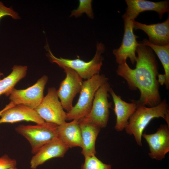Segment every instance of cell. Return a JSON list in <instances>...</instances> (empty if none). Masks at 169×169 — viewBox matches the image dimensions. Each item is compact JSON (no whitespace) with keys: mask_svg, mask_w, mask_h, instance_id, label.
<instances>
[{"mask_svg":"<svg viewBox=\"0 0 169 169\" xmlns=\"http://www.w3.org/2000/svg\"><path fill=\"white\" fill-rule=\"evenodd\" d=\"M136 52L137 56L135 68H131L125 62L119 64L117 74L126 80L130 90H139V100H133L137 105L155 106L161 101L157 78L158 63L151 49L141 42L139 43Z\"/></svg>","mask_w":169,"mask_h":169,"instance_id":"cell-1","label":"cell"},{"mask_svg":"<svg viewBox=\"0 0 169 169\" xmlns=\"http://www.w3.org/2000/svg\"><path fill=\"white\" fill-rule=\"evenodd\" d=\"M160 117L164 119L169 126V106L166 99L154 107L138 105L129 119L125 131L127 134L133 135L137 145L142 146L144 131L152 120Z\"/></svg>","mask_w":169,"mask_h":169,"instance_id":"cell-2","label":"cell"},{"mask_svg":"<svg viewBox=\"0 0 169 169\" xmlns=\"http://www.w3.org/2000/svg\"><path fill=\"white\" fill-rule=\"evenodd\" d=\"M45 49L48 51L47 56L51 62L57 64L62 68H70L77 72L82 79L87 80L99 74L103 60L101 54L105 51V46L101 42L97 43L95 54L93 58L88 62L81 59L79 56L74 59L56 57L51 51L47 42Z\"/></svg>","mask_w":169,"mask_h":169,"instance_id":"cell-3","label":"cell"},{"mask_svg":"<svg viewBox=\"0 0 169 169\" xmlns=\"http://www.w3.org/2000/svg\"><path fill=\"white\" fill-rule=\"evenodd\" d=\"M108 79L104 75L99 74L83 81L78 101L66 113V120H79L87 115L91 110L96 91Z\"/></svg>","mask_w":169,"mask_h":169,"instance_id":"cell-4","label":"cell"},{"mask_svg":"<svg viewBox=\"0 0 169 169\" xmlns=\"http://www.w3.org/2000/svg\"><path fill=\"white\" fill-rule=\"evenodd\" d=\"M58 126L45 122L35 125H20L15 130L29 142L31 152L34 154L43 145L57 137Z\"/></svg>","mask_w":169,"mask_h":169,"instance_id":"cell-5","label":"cell"},{"mask_svg":"<svg viewBox=\"0 0 169 169\" xmlns=\"http://www.w3.org/2000/svg\"><path fill=\"white\" fill-rule=\"evenodd\" d=\"M111 88L108 81L99 87L95 93L90 112L83 117L100 128L105 127L109 120L112 104L108 100V92Z\"/></svg>","mask_w":169,"mask_h":169,"instance_id":"cell-6","label":"cell"},{"mask_svg":"<svg viewBox=\"0 0 169 169\" xmlns=\"http://www.w3.org/2000/svg\"><path fill=\"white\" fill-rule=\"evenodd\" d=\"M59 99L55 88L49 87L46 95L35 109L45 122L58 125L66 122V113Z\"/></svg>","mask_w":169,"mask_h":169,"instance_id":"cell-7","label":"cell"},{"mask_svg":"<svg viewBox=\"0 0 169 169\" xmlns=\"http://www.w3.org/2000/svg\"><path fill=\"white\" fill-rule=\"evenodd\" d=\"M122 17L124 31L122 42L119 48L113 50V53L118 64L126 62L128 58L134 64L136 61V50L139 44L136 40L138 37L134 34L133 31V21L135 20L131 19L125 13Z\"/></svg>","mask_w":169,"mask_h":169,"instance_id":"cell-8","label":"cell"},{"mask_svg":"<svg viewBox=\"0 0 169 169\" xmlns=\"http://www.w3.org/2000/svg\"><path fill=\"white\" fill-rule=\"evenodd\" d=\"M48 79V76L44 75L33 85L27 89L14 88L9 96L10 101L14 105H23L35 109L44 97V90Z\"/></svg>","mask_w":169,"mask_h":169,"instance_id":"cell-9","label":"cell"},{"mask_svg":"<svg viewBox=\"0 0 169 169\" xmlns=\"http://www.w3.org/2000/svg\"><path fill=\"white\" fill-rule=\"evenodd\" d=\"M63 69L66 76L60 83L57 92L63 108L68 112L73 107L74 98L80 92L83 81L74 70L67 67Z\"/></svg>","mask_w":169,"mask_h":169,"instance_id":"cell-10","label":"cell"},{"mask_svg":"<svg viewBox=\"0 0 169 169\" xmlns=\"http://www.w3.org/2000/svg\"><path fill=\"white\" fill-rule=\"evenodd\" d=\"M142 137L149 148V156L152 159L161 161L169 151V126L161 125L153 134H143Z\"/></svg>","mask_w":169,"mask_h":169,"instance_id":"cell-11","label":"cell"},{"mask_svg":"<svg viewBox=\"0 0 169 169\" xmlns=\"http://www.w3.org/2000/svg\"><path fill=\"white\" fill-rule=\"evenodd\" d=\"M69 148L57 137L42 146L32 157L30 168L36 169L48 160L63 157Z\"/></svg>","mask_w":169,"mask_h":169,"instance_id":"cell-12","label":"cell"},{"mask_svg":"<svg viewBox=\"0 0 169 169\" xmlns=\"http://www.w3.org/2000/svg\"><path fill=\"white\" fill-rule=\"evenodd\" d=\"M0 117V124L13 123L22 121H32L37 124L45 122L35 109L20 104L6 109Z\"/></svg>","mask_w":169,"mask_h":169,"instance_id":"cell-13","label":"cell"},{"mask_svg":"<svg viewBox=\"0 0 169 169\" xmlns=\"http://www.w3.org/2000/svg\"><path fill=\"white\" fill-rule=\"evenodd\" d=\"M125 2L127 7L125 14L133 20H135L140 13L144 11H155L161 19L164 14L169 11V2L167 1L155 2L144 0H125Z\"/></svg>","mask_w":169,"mask_h":169,"instance_id":"cell-14","label":"cell"},{"mask_svg":"<svg viewBox=\"0 0 169 169\" xmlns=\"http://www.w3.org/2000/svg\"><path fill=\"white\" fill-rule=\"evenodd\" d=\"M134 29H141L149 37V41L156 45L169 44V17L161 23L146 24L134 20Z\"/></svg>","mask_w":169,"mask_h":169,"instance_id":"cell-15","label":"cell"},{"mask_svg":"<svg viewBox=\"0 0 169 169\" xmlns=\"http://www.w3.org/2000/svg\"><path fill=\"white\" fill-rule=\"evenodd\" d=\"M109 92L113 99L114 105V111L116 116L115 128L117 131H121L128 124L130 118L138 105L133 100L130 103L124 101L120 96L116 94L111 88Z\"/></svg>","mask_w":169,"mask_h":169,"instance_id":"cell-16","label":"cell"},{"mask_svg":"<svg viewBox=\"0 0 169 169\" xmlns=\"http://www.w3.org/2000/svg\"><path fill=\"white\" fill-rule=\"evenodd\" d=\"M78 121L82 141L81 153L84 157L95 155V141L100 128L84 118Z\"/></svg>","mask_w":169,"mask_h":169,"instance_id":"cell-17","label":"cell"},{"mask_svg":"<svg viewBox=\"0 0 169 169\" xmlns=\"http://www.w3.org/2000/svg\"><path fill=\"white\" fill-rule=\"evenodd\" d=\"M79 120H74L58 125L57 136L69 148L82 146V141Z\"/></svg>","mask_w":169,"mask_h":169,"instance_id":"cell-18","label":"cell"},{"mask_svg":"<svg viewBox=\"0 0 169 169\" xmlns=\"http://www.w3.org/2000/svg\"><path fill=\"white\" fill-rule=\"evenodd\" d=\"M27 69L26 66L15 65L11 72L3 79L1 78L3 74L0 72V96H9L16 84L26 76Z\"/></svg>","mask_w":169,"mask_h":169,"instance_id":"cell-19","label":"cell"},{"mask_svg":"<svg viewBox=\"0 0 169 169\" xmlns=\"http://www.w3.org/2000/svg\"><path fill=\"white\" fill-rule=\"evenodd\" d=\"M141 43L148 46L153 50L158 57L163 67L166 82L165 85L167 90L169 89V44L160 46L154 44L144 39Z\"/></svg>","mask_w":169,"mask_h":169,"instance_id":"cell-20","label":"cell"},{"mask_svg":"<svg viewBox=\"0 0 169 169\" xmlns=\"http://www.w3.org/2000/svg\"><path fill=\"white\" fill-rule=\"evenodd\" d=\"M84 157L81 169H111V165L104 163L95 155Z\"/></svg>","mask_w":169,"mask_h":169,"instance_id":"cell-21","label":"cell"},{"mask_svg":"<svg viewBox=\"0 0 169 169\" xmlns=\"http://www.w3.org/2000/svg\"><path fill=\"white\" fill-rule=\"evenodd\" d=\"M91 0H79V5L78 8L71 12L70 17L73 16L77 18L83 13H85L90 18H93L94 14L92 9Z\"/></svg>","mask_w":169,"mask_h":169,"instance_id":"cell-22","label":"cell"},{"mask_svg":"<svg viewBox=\"0 0 169 169\" xmlns=\"http://www.w3.org/2000/svg\"><path fill=\"white\" fill-rule=\"evenodd\" d=\"M6 16H9L14 19H18L20 18L18 13L14 11L12 8L5 6L0 1V20Z\"/></svg>","mask_w":169,"mask_h":169,"instance_id":"cell-23","label":"cell"},{"mask_svg":"<svg viewBox=\"0 0 169 169\" xmlns=\"http://www.w3.org/2000/svg\"><path fill=\"white\" fill-rule=\"evenodd\" d=\"M17 165L16 160L11 159L7 154L0 157V169H8L16 167Z\"/></svg>","mask_w":169,"mask_h":169,"instance_id":"cell-24","label":"cell"},{"mask_svg":"<svg viewBox=\"0 0 169 169\" xmlns=\"http://www.w3.org/2000/svg\"><path fill=\"white\" fill-rule=\"evenodd\" d=\"M157 81L159 84L161 85H163L165 84L166 82V79L165 75L162 74H158Z\"/></svg>","mask_w":169,"mask_h":169,"instance_id":"cell-25","label":"cell"},{"mask_svg":"<svg viewBox=\"0 0 169 169\" xmlns=\"http://www.w3.org/2000/svg\"><path fill=\"white\" fill-rule=\"evenodd\" d=\"M14 105L13 103L12 102L10 101V103L8 104L2 110H0V116L1 115L2 113L5 110L10 107H11Z\"/></svg>","mask_w":169,"mask_h":169,"instance_id":"cell-26","label":"cell"},{"mask_svg":"<svg viewBox=\"0 0 169 169\" xmlns=\"http://www.w3.org/2000/svg\"><path fill=\"white\" fill-rule=\"evenodd\" d=\"M8 169H18L16 167H11Z\"/></svg>","mask_w":169,"mask_h":169,"instance_id":"cell-27","label":"cell"}]
</instances>
